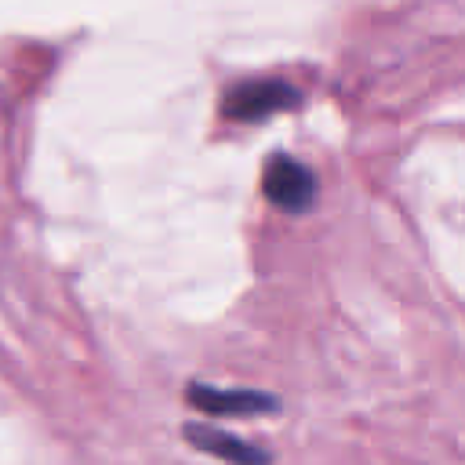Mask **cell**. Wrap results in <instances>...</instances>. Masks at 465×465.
<instances>
[{
    "label": "cell",
    "instance_id": "obj_4",
    "mask_svg": "<svg viewBox=\"0 0 465 465\" xmlns=\"http://www.w3.org/2000/svg\"><path fill=\"white\" fill-rule=\"evenodd\" d=\"M182 436H185L189 447H196V450H203L211 458H222L229 465H269L272 461V454L265 447L247 443V440H240L232 432H222L214 425H203V421H189L182 429Z\"/></svg>",
    "mask_w": 465,
    "mask_h": 465
},
{
    "label": "cell",
    "instance_id": "obj_1",
    "mask_svg": "<svg viewBox=\"0 0 465 465\" xmlns=\"http://www.w3.org/2000/svg\"><path fill=\"white\" fill-rule=\"evenodd\" d=\"M298 102L302 94L283 80H243L225 91L222 113L236 124H258V120H269L272 113L294 109Z\"/></svg>",
    "mask_w": 465,
    "mask_h": 465
},
{
    "label": "cell",
    "instance_id": "obj_3",
    "mask_svg": "<svg viewBox=\"0 0 465 465\" xmlns=\"http://www.w3.org/2000/svg\"><path fill=\"white\" fill-rule=\"evenodd\" d=\"M185 403L203 411V414H218V418H258V414H276L280 411V400L272 392L218 389V385H203V381L185 385Z\"/></svg>",
    "mask_w": 465,
    "mask_h": 465
},
{
    "label": "cell",
    "instance_id": "obj_2",
    "mask_svg": "<svg viewBox=\"0 0 465 465\" xmlns=\"http://www.w3.org/2000/svg\"><path fill=\"white\" fill-rule=\"evenodd\" d=\"M262 193H265V200L276 211H283V214H305L312 207V200H316V174L302 160L276 153L265 163V171H262Z\"/></svg>",
    "mask_w": 465,
    "mask_h": 465
}]
</instances>
